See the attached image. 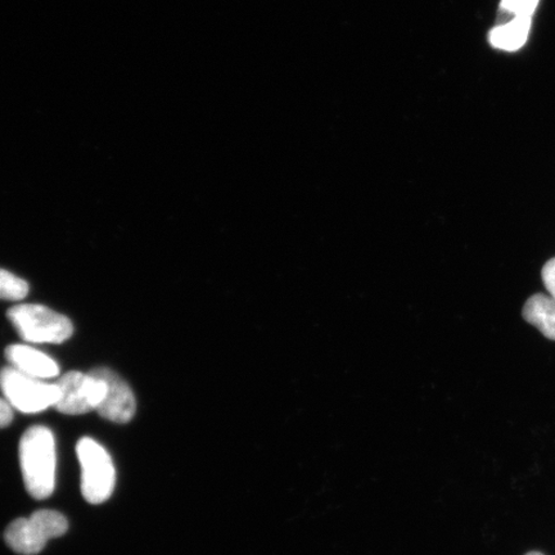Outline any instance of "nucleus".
<instances>
[{
  "mask_svg": "<svg viewBox=\"0 0 555 555\" xmlns=\"http://www.w3.org/2000/svg\"><path fill=\"white\" fill-rule=\"evenodd\" d=\"M0 388L10 405L25 414L44 412L59 400L57 385L27 376L11 365L0 372Z\"/></svg>",
  "mask_w": 555,
  "mask_h": 555,
  "instance_id": "obj_5",
  "label": "nucleus"
},
{
  "mask_svg": "<svg viewBox=\"0 0 555 555\" xmlns=\"http://www.w3.org/2000/svg\"><path fill=\"white\" fill-rule=\"evenodd\" d=\"M68 522L60 512L43 509L27 518H18L4 532L7 545L17 554L37 555L48 541L64 537Z\"/></svg>",
  "mask_w": 555,
  "mask_h": 555,
  "instance_id": "obj_3",
  "label": "nucleus"
},
{
  "mask_svg": "<svg viewBox=\"0 0 555 555\" xmlns=\"http://www.w3.org/2000/svg\"><path fill=\"white\" fill-rule=\"evenodd\" d=\"M81 467V492L90 504H102L113 495L116 470L108 451L90 437L76 446Z\"/></svg>",
  "mask_w": 555,
  "mask_h": 555,
  "instance_id": "obj_4",
  "label": "nucleus"
},
{
  "mask_svg": "<svg viewBox=\"0 0 555 555\" xmlns=\"http://www.w3.org/2000/svg\"><path fill=\"white\" fill-rule=\"evenodd\" d=\"M532 18L516 17L504 25H498L489 34L490 44L496 50L515 52L526 44Z\"/></svg>",
  "mask_w": 555,
  "mask_h": 555,
  "instance_id": "obj_9",
  "label": "nucleus"
},
{
  "mask_svg": "<svg viewBox=\"0 0 555 555\" xmlns=\"http://www.w3.org/2000/svg\"><path fill=\"white\" fill-rule=\"evenodd\" d=\"M539 0H502L499 9L498 25L509 23L516 17L532 18L535 13Z\"/></svg>",
  "mask_w": 555,
  "mask_h": 555,
  "instance_id": "obj_12",
  "label": "nucleus"
},
{
  "mask_svg": "<svg viewBox=\"0 0 555 555\" xmlns=\"http://www.w3.org/2000/svg\"><path fill=\"white\" fill-rule=\"evenodd\" d=\"M522 315L527 323L555 341V298L543 294L531 296L525 304Z\"/></svg>",
  "mask_w": 555,
  "mask_h": 555,
  "instance_id": "obj_10",
  "label": "nucleus"
},
{
  "mask_svg": "<svg viewBox=\"0 0 555 555\" xmlns=\"http://www.w3.org/2000/svg\"><path fill=\"white\" fill-rule=\"evenodd\" d=\"M541 276H543L544 286L547 289V293L555 298V258L545 263L543 272H541Z\"/></svg>",
  "mask_w": 555,
  "mask_h": 555,
  "instance_id": "obj_13",
  "label": "nucleus"
},
{
  "mask_svg": "<svg viewBox=\"0 0 555 555\" xmlns=\"http://www.w3.org/2000/svg\"><path fill=\"white\" fill-rule=\"evenodd\" d=\"M525 555H544V554L540 553V552H530V553H527Z\"/></svg>",
  "mask_w": 555,
  "mask_h": 555,
  "instance_id": "obj_15",
  "label": "nucleus"
},
{
  "mask_svg": "<svg viewBox=\"0 0 555 555\" xmlns=\"http://www.w3.org/2000/svg\"><path fill=\"white\" fill-rule=\"evenodd\" d=\"M55 385L59 387V400L54 408L66 415H82L95 411L104 393V382L93 372L66 373Z\"/></svg>",
  "mask_w": 555,
  "mask_h": 555,
  "instance_id": "obj_6",
  "label": "nucleus"
},
{
  "mask_svg": "<svg viewBox=\"0 0 555 555\" xmlns=\"http://www.w3.org/2000/svg\"><path fill=\"white\" fill-rule=\"evenodd\" d=\"M92 372L104 382V393L95 409L96 413L114 423H128L133 420L137 401L127 382L108 367H95Z\"/></svg>",
  "mask_w": 555,
  "mask_h": 555,
  "instance_id": "obj_7",
  "label": "nucleus"
},
{
  "mask_svg": "<svg viewBox=\"0 0 555 555\" xmlns=\"http://www.w3.org/2000/svg\"><path fill=\"white\" fill-rule=\"evenodd\" d=\"M20 466L25 488L33 498L44 501L53 494L57 450L50 428L34 426L27 429L20 441Z\"/></svg>",
  "mask_w": 555,
  "mask_h": 555,
  "instance_id": "obj_1",
  "label": "nucleus"
},
{
  "mask_svg": "<svg viewBox=\"0 0 555 555\" xmlns=\"http://www.w3.org/2000/svg\"><path fill=\"white\" fill-rule=\"evenodd\" d=\"M13 421V408L5 399H0V428H5Z\"/></svg>",
  "mask_w": 555,
  "mask_h": 555,
  "instance_id": "obj_14",
  "label": "nucleus"
},
{
  "mask_svg": "<svg viewBox=\"0 0 555 555\" xmlns=\"http://www.w3.org/2000/svg\"><path fill=\"white\" fill-rule=\"evenodd\" d=\"M5 358L15 370L34 378L47 380L55 378L60 374L59 364L47 353L34 349L31 346H9L5 350Z\"/></svg>",
  "mask_w": 555,
  "mask_h": 555,
  "instance_id": "obj_8",
  "label": "nucleus"
},
{
  "mask_svg": "<svg viewBox=\"0 0 555 555\" xmlns=\"http://www.w3.org/2000/svg\"><path fill=\"white\" fill-rule=\"evenodd\" d=\"M9 319L18 335L30 344H62L74 333L67 317L43 305H16L9 311Z\"/></svg>",
  "mask_w": 555,
  "mask_h": 555,
  "instance_id": "obj_2",
  "label": "nucleus"
},
{
  "mask_svg": "<svg viewBox=\"0 0 555 555\" xmlns=\"http://www.w3.org/2000/svg\"><path fill=\"white\" fill-rule=\"evenodd\" d=\"M29 294V284L9 270L0 269V300L21 301Z\"/></svg>",
  "mask_w": 555,
  "mask_h": 555,
  "instance_id": "obj_11",
  "label": "nucleus"
}]
</instances>
